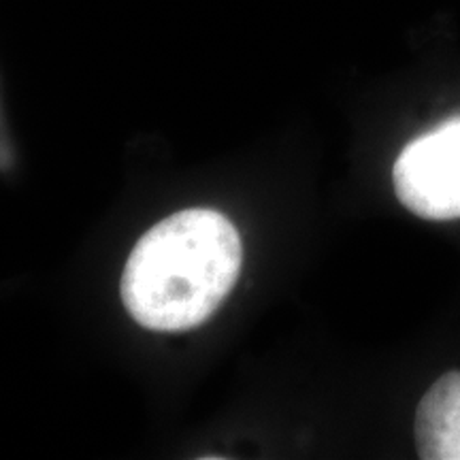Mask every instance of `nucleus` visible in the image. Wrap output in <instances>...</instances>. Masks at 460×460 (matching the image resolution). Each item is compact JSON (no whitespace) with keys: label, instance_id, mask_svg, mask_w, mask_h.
I'll return each instance as SVG.
<instances>
[{"label":"nucleus","instance_id":"obj_1","mask_svg":"<svg viewBox=\"0 0 460 460\" xmlns=\"http://www.w3.org/2000/svg\"><path fill=\"white\" fill-rule=\"evenodd\" d=\"M241 258V237L228 217L211 209L180 211L135 245L122 275V301L149 331H190L233 290Z\"/></svg>","mask_w":460,"mask_h":460},{"label":"nucleus","instance_id":"obj_2","mask_svg":"<svg viewBox=\"0 0 460 460\" xmlns=\"http://www.w3.org/2000/svg\"><path fill=\"white\" fill-rule=\"evenodd\" d=\"M401 205L424 220L460 217V118L418 137L393 169Z\"/></svg>","mask_w":460,"mask_h":460},{"label":"nucleus","instance_id":"obj_3","mask_svg":"<svg viewBox=\"0 0 460 460\" xmlns=\"http://www.w3.org/2000/svg\"><path fill=\"white\" fill-rule=\"evenodd\" d=\"M416 447L424 460H460V371L441 376L420 401Z\"/></svg>","mask_w":460,"mask_h":460}]
</instances>
